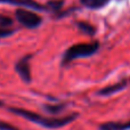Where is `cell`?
<instances>
[{
    "label": "cell",
    "mask_w": 130,
    "mask_h": 130,
    "mask_svg": "<svg viewBox=\"0 0 130 130\" xmlns=\"http://www.w3.org/2000/svg\"><path fill=\"white\" fill-rule=\"evenodd\" d=\"M64 1L63 0H50L47 4V9L48 10H54V11H59L61 8L63 7Z\"/></svg>",
    "instance_id": "obj_10"
},
{
    "label": "cell",
    "mask_w": 130,
    "mask_h": 130,
    "mask_svg": "<svg viewBox=\"0 0 130 130\" xmlns=\"http://www.w3.org/2000/svg\"><path fill=\"white\" fill-rule=\"evenodd\" d=\"M0 130H20V129L14 127L13 124H10V123L0 121Z\"/></svg>",
    "instance_id": "obj_14"
},
{
    "label": "cell",
    "mask_w": 130,
    "mask_h": 130,
    "mask_svg": "<svg viewBox=\"0 0 130 130\" xmlns=\"http://www.w3.org/2000/svg\"><path fill=\"white\" fill-rule=\"evenodd\" d=\"M76 26L79 27V30H80L81 32H83V33L87 34V36H94V34L96 33V29H95L91 24H89V23H87V22H82V21L76 22Z\"/></svg>",
    "instance_id": "obj_9"
},
{
    "label": "cell",
    "mask_w": 130,
    "mask_h": 130,
    "mask_svg": "<svg viewBox=\"0 0 130 130\" xmlns=\"http://www.w3.org/2000/svg\"><path fill=\"white\" fill-rule=\"evenodd\" d=\"M32 58V55H25L24 57L20 59L15 65V70L20 74L21 79L25 83H30L32 81L31 75V66H30V61Z\"/></svg>",
    "instance_id": "obj_4"
},
{
    "label": "cell",
    "mask_w": 130,
    "mask_h": 130,
    "mask_svg": "<svg viewBox=\"0 0 130 130\" xmlns=\"http://www.w3.org/2000/svg\"><path fill=\"white\" fill-rule=\"evenodd\" d=\"M99 43L97 41L95 42H83V43H76L73 45L65 50L63 58H62V64L67 65L72 61L81 57H89L94 55L98 50Z\"/></svg>",
    "instance_id": "obj_2"
},
{
    "label": "cell",
    "mask_w": 130,
    "mask_h": 130,
    "mask_svg": "<svg viewBox=\"0 0 130 130\" xmlns=\"http://www.w3.org/2000/svg\"><path fill=\"white\" fill-rule=\"evenodd\" d=\"M14 32H15L14 29H4L0 26V38H6L8 36H11Z\"/></svg>",
    "instance_id": "obj_13"
},
{
    "label": "cell",
    "mask_w": 130,
    "mask_h": 130,
    "mask_svg": "<svg viewBox=\"0 0 130 130\" xmlns=\"http://www.w3.org/2000/svg\"><path fill=\"white\" fill-rule=\"evenodd\" d=\"M16 20L27 29H36L42 23V18L40 15L32 10H26V9L18 8L15 11Z\"/></svg>",
    "instance_id": "obj_3"
},
{
    "label": "cell",
    "mask_w": 130,
    "mask_h": 130,
    "mask_svg": "<svg viewBox=\"0 0 130 130\" xmlns=\"http://www.w3.org/2000/svg\"><path fill=\"white\" fill-rule=\"evenodd\" d=\"M1 106H4V102L0 101V107H1Z\"/></svg>",
    "instance_id": "obj_15"
},
{
    "label": "cell",
    "mask_w": 130,
    "mask_h": 130,
    "mask_svg": "<svg viewBox=\"0 0 130 130\" xmlns=\"http://www.w3.org/2000/svg\"><path fill=\"white\" fill-rule=\"evenodd\" d=\"M127 86H128V81L127 80L120 81V82H118V83H113V85H110V86H107V87L102 88L98 91V95L99 96H111V95L117 94L120 90L124 89Z\"/></svg>",
    "instance_id": "obj_6"
},
{
    "label": "cell",
    "mask_w": 130,
    "mask_h": 130,
    "mask_svg": "<svg viewBox=\"0 0 130 130\" xmlns=\"http://www.w3.org/2000/svg\"><path fill=\"white\" fill-rule=\"evenodd\" d=\"M130 121L127 122H105L99 126V130H129Z\"/></svg>",
    "instance_id": "obj_7"
},
{
    "label": "cell",
    "mask_w": 130,
    "mask_h": 130,
    "mask_svg": "<svg viewBox=\"0 0 130 130\" xmlns=\"http://www.w3.org/2000/svg\"><path fill=\"white\" fill-rule=\"evenodd\" d=\"M13 25V20L6 15H0V26L4 29H10Z\"/></svg>",
    "instance_id": "obj_12"
},
{
    "label": "cell",
    "mask_w": 130,
    "mask_h": 130,
    "mask_svg": "<svg viewBox=\"0 0 130 130\" xmlns=\"http://www.w3.org/2000/svg\"><path fill=\"white\" fill-rule=\"evenodd\" d=\"M80 2L87 8L96 10V9L103 8L104 6H106L110 2V0H80Z\"/></svg>",
    "instance_id": "obj_8"
},
{
    "label": "cell",
    "mask_w": 130,
    "mask_h": 130,
    "mask_svg": "<svg viewBox=\"0 0 130 130\" xmlns=\"http://www.w3.org/2000/svg\"><path fill=\"white\" fill-rule=\"evenodd\" d=\"M0 4L22 6V7H26V8H31L33 10H48L47 7L39 4L36 0H0Z\"/></svg>",
    "instance_id": "obj_5"
},
{
    "label": "cell",
    "mask_w": 130,
    "mask_h": 130,
    "mask_svg": "<svg viewBox=\"0 0 130 130\" xmlns=\"http://www.w3.org/2000/svg\"><path fill=\"white\" fill-rule=\"evenodd\" d=\"M46 111L48 113H52V114H57V113L62 112V111L65 108V105L61 104V105H45L43 106Z\"/></svg>",
    "instance_id": "obj_11"
},
{
    "label": "cell",
    "mask_w": 130,
    "mask_h": 130,
    "mask_svg": "<svg viewBox=\"0 0 130 130\" xmlns=\"http://www.w3.org/2000/svg\"><path fill=\"white\" fill-rule=\"evenodd\" d=\"M8 111L16 115H20V117L24 118V119L29 120V121H31V122H34V123L39 124V126H41V127L48 128V129L62 128V127L73 122L74 120L78 118V114H75V113H73V114H71V115H67V117H63V118H47V117L38 114V113L32 112V111L24 110V108L9 107Z\"/></svg>",
    "instance_id": "obj_1"
}]
</instances>
